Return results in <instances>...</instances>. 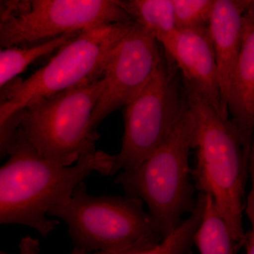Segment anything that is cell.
I'll list each match as a JSON object with an SVG mask.
<instances>
[{
  "label": "cell",
  "mask_w": 254,
  "mask_h": 254,
  "mask_svg": "<svg viewBox=\"0 0 254 254\" xmlns=\"http://www.w3.org/2000/svg\"><path fill=\"white\" fill-rule=\"evenodd\" d=\"M49 0H30V11H36L44 7Z\"/></svg>",
  "instance_id": "23"
},
{
  "label": "cell",
  "mask_w": 254,
  "mask_h": 254,
  "mask_svg": "<svg viewBox=\"0 0 254 254\" xmlns=\"http://www.w3.org/2000/svg\"><path fill=\"white\" fill-rule=\"evenodd\" d=\"M245 10L240 0H215L208 20V30L216 55L222 100L227 110V95L242 41Z\"/></svg>",
  "instance_id": "12"
},
{
  "label": "cell",
  "mask_w": 254,
  "mask_h": 254,
  "mask_svg": "<svg viewBox=\"0 0 254 254\" xmlns=\"http://www.w3.org/2000/svg\"><path fill=\"white\" fill-rule=\"evenodd\" d=\"M79 33H67L53 39L26 46L1 48L0 52V86H7L37 60L51 54L75 38Z\"/></svg>",
  "instance_id": "13"
},
{
  "label": "cell",
  "mask_w": 254,
  "mask_h": 254,
  "mask_svg": "<svg viewBox=\"0 0 254 254\" xmlns=\"http://www.w3.org/2000/svg\"><path fill=\"white\" fill-rule=\"evenodd\" d=\"M133 21L123 0H49L41 9L0 22L1 48L26 46L67 33Z\"/></svg>",
  "instance_id": "8"
},
{
  "label": "cell",
  "mask_w": 254,
  "mask_h": 254,
  "mask_svg": "<svg viewBox=\"0 0 254 254\" xmlns=\"http://www.w3.org/2000/svg\"><path fill=\"white\" fill-rule=\"evenodd\" d=\"M105 86L103 78L38 100L14 116L17 137L45 158L69 166L96 151L92 117Z\"/></svg>",
  "instance_id": "5"
},
{
  "label": "cell",
  "mask_w": 254,
  "mask_h": 254,
  "mask_svg": "<svg viewBox=\"0 0 254 254\" xmlns=\"http://www.w3.org/2000/svg\"><path fill=\"white\" fill-rule=\"evenodd\" d=\"M205 199L204 193L197 197L194 210L182 221L176 230L160 243L150 250L134 254H190L194 245V237L203 219Z\"/></svg>",
  "instance_id": "16"
},
{
  "label": "cell",
  "mask_w": 254,
  "mask_h": 254,
  "mask_svg": "<svg viewBox=\"0 0 254 254\" xmlns=\"http://www.w3.org/2000/svg\"><path fill=\"white\" fill-rule=\"evenodd\" d=\"M14 0H0V19L4 21L10 17Z\"/></svg>",
  "instance_id": "21"
},
{
  "label": "cell",
  "mask_w": 254,
  "mask_h": 254,
  "mask_svg": "<svg viewBox=\"0 0 254 254\" xmlns=\"http://www.w3.org/2000/svg\"><path fill=\"white\" fill-rule=\"evenodd\" d=\"M158 44L148 30L132 22L105 64V86L92 117L93 128L139 94L163 61Z\"/></svg>",
  "instance_id": "9"
},
{
  "label": "cell",
  "mask_w": 254,
  "mask_h": 254,
  "mask_svg": "<svg viewBox=\"0 0 254 254\" xmlns=\"http://www.w3.org/2000/svg\"><path fill=\"white\" fill-rule=\"evenodd\" d=\"M29 11L30 0H14L10 17L28 12Z\"/></svg>",
  "instance_id": "20"
},
{
  "label": "cell",
  "mask_w": 254,
  "mask_h": 254,
  "mask_svg": "<svg viewBox=\"0 0 254 254\" xmlns=\"http://www.w3.org/2000/svg\"><path fill=\"white\" fill-rule=\"evenodd\" d=\"M132 20L154 36L160 45L178 28L173 0H123Z\"/></svg>",
  "instance_id": "14"
},
{
  "label": "cell",
  "mask_w": 254,
  "mask_h": 254,
  "mask_svg": "<svg viewBox=\"0 0 254 254\" xmlns=\"http://www.w3.org/2000/svg\"><path fill=\"white\" fill-rule=\"evenodd\" d=\"M203 219L194 237L200 254H236L241 249L226 222L217 210L213 198L205 194Z\"/></svg>",
  "instance_id": "15"
},
{
  "label": "cell",
  "mask_w": 254,
  "mask_h": 254,
  "mask_svg": "<svg viewBox=\"0 0 254 254\" xmlns=\"http://www.w3.org/2000/svg\"><path fill=\"white\" fill-rule=\"evenodd\" d=\"M240 1L245 9L249 6L254 7V0H240Z\"/></svg>",
  "instance_id": "24"
},
{
  "label": "cell",
  "mask_w": 254,
  "mask_h": 254,
  "mask_svg": "<svg viewBox=\"0 0 254 254\" xmlns=\"http://www.w3.org/2000/svg\"><path fill=\"white\" fill-rule=\"evenodd\" d=\"M230 118L247 135L254 131V7L246 8L240 50L237 55L228 95Z\"/></svg>",
  "instance_id": "11"
},
{
  "label": "cell",
  "mask_w": 254,
  "mask_h": 254,
  "mask_svg": "<svg viewBox=\"0 0 254 254\" xmlns=\"http://www.w3.org/2000/svg\"><path fill=\"white\" fill-rule=\"evenodd\" d=\"M178 28L208 26L215 0H173Z\"/></svg>",
  "instance_id": "17"
},
{
  "label": "cell",
  "mask_w": 254,
  "mask_h": 254,
  "mask_svg": "<svg viewBox=\"0 0 254 254\" xmlns=\"http://www.w3.org/2000/svg\"><path fill=\"white\" fill-rule=\"evenodd\" d=\"M133 21L81 32L30 77L1 88L0 125L38 100L103 78L110 52Z\"/></svg>",
  "instance_id": "6"
},
{
  "label": "cell",
  "mask_w": 254,
  "mask_h": 254,
  "mask_svg": "<svg viewBox=\"0 0 254 254\" xmlns=\"http://www.w3.org/2000/svg\"><path fill=\"white\" fill-rule=\"evenodd\" d=\"M136 197L94 195L84 182L71 199L50 210L48 215L63 220L73 247L86 252H141L164 240L154 219Z\"/></svg>",
  "instance_id": "3"
},
{
  "label": "cell",
  "mask_w": 254,
  "mask_h": 254,
  "mask_svg": "<svg viewBox=\"0 0 254 254\" xmlns=\"http://www.w3.org/2000/svg\"><path fill=\"white\" fill-rule=\"evenodd\" d=\"M18 247L19 251L18 253L11 254L1 252L0 254H40L41 252L40 240L31 236L24 237L21 239Z\"/></svg>",
  "instance_id": "19"
},
{
  "label": "cell",
  "mask_w": 254,
  "mask_h": 254,
  "mask_svg": "<svg viewBox=\"0 0 254 254\" xmlns=\"http://www.w3.org/2000/svg\"><path fill=\"white\" fill-rule=\"evenodd\" d=\"M160 45L181 71L185 85L229 114L222 100L218 63L208 26L178 28Z\"/></svg>",
  "instance_id": "10"
},
{
  "label": "cell",
  "mask_w": 254,
  "mask_h": 254,
  "mask_svg": "<svg viewBox=\"0 0 254 254\" xmlns=\"http://www.w3.org/2000/svg\"><path fill=\"white\" fill-rule=\"evenodd\" d=\"M251 187L246 200L245 212L251 224L250 231L246 233L245 254H254V167L250 171Z\"/></svg>",
  "instance_id": "18"
},
{
  "label": "cell",
  "mask_w": 254,
  "mask_h": 254,
  "mask_svg": "<svg viewBox=\"0 0 254 254\" xmlns=\"http://www.w3.org/2000/svg\"><path fill=\"white\" fill-rule=\"evenodd\" d=\"M193 125L196 162L191 170L194 186L213 198L239 247L245 245V189L250 176L252 137L245 135L228 113L213 106L185 85Z\"/></svg>",
  "instance_id": "2"
},
{
  "label": "cell",
  "mask_w": 254,
  "mask_h": 254,
  "mask_svg": "<svg viewBox=\"0 0 254 254\" xmlns=\"http://www.w3.org/2000/svg\"><path fill=\"white\" fill-rule=\"evenodd\" d=\"M193 139V120L187 105L165 143L139 165L124 170L115 179L127 195L147 205L163 239L181 225L184 215L191 213L196 204L189 164Z\"/></svg>",
  "instance_id": "4"
},
{
  "label": "cell",
  "mask_w": 254,
  "mask_h": 254,
  "mask_svg": "<svg viewBox=\"0 0 254 254\" xmlns=\"http://www.w3.org/2000/svg\"><path fill=\"white\" fill-rule=\"evenodd\" d=\"M114 168L115 155L103 150L66 166L45 158L17 137L9 160L0 168V223L29 227L47 238L60 225L47 217L50 210L71 199L92 173L112 176Z\"/></svg>",
  "instance_id": "1"
},
{
  "label": "cell",
  "mask_w": 254,
  "mask_h": 254,
  "mask_svg": "<svg viewBox=\"0 0 254 254\" xmlns=\"http://www.w3.org/2000/svg\"><path fill=\"white\" fill-rule=\"evenodd\" d=\"M187 107L175 75L163 60L149 81L125 107V132L114 174L131 170L165 143Z\"/></svg>",
  "instance_id": "7"
},
{
  "label": "cell",
  "mask_w": 254,
  "mask_h": 254,
  "mask_svg": "<svg viewBox=\"0 0 254 254\" xmlns=\"http://www.w3.org/2000/svg\"><path fill=\"white\" fill-rule=\"evenodd\" d=\"M138 252L134 251H123V252H86L79 249L73 247L72 252L70 254H134Z\"/></svg>",
  "instance_id": "22"
}]
</instances>
